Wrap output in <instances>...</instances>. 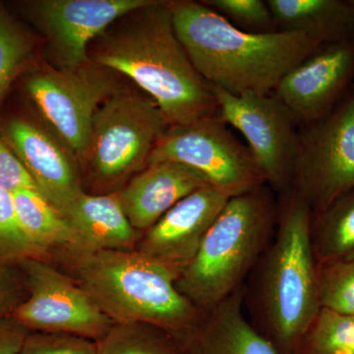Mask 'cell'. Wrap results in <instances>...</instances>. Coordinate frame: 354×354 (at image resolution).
<instances>
[{
	"mask_svg": "<svg viewBox=\"0 0 354 354\" xmlns=\"http://www.w3.org/2000/svg\"><path fill=\"white\" fill-rule=\"evenodd\" d=\"M88 57L150 95L171 127L218 114L213 88L177 38L169 1L152 0L121 16L90 44Z\"/></svg>",
	"mask_w": 354,
	"mask_h": 354,
	"instance_id": "cell-1",
	"label": "cell"
},
{
	"mask_svg": "<svg viewBox=\"0 0 354 354\" xmlns=\"http://www.w3.org/2000/svg\"><path fill=\"white\" fill-rule=\"evenodd\" d=\"M311 220L295 191L279 196L276 232L243 286L247 318L279 354H295L321 309Z\"/></svg>",
	"mask_w": 354,
	"mask_h": 354,
	"instance_id": "cell-2",
	"label": "cell"
},
{
	"mask_svg": "<svg viewBox=\"0 0 354 354\" xmlns=\"http://www.w3.org/2000/svg\"><path fill=\"white\" fill-rule=\"evenodd\" d=\"M169 7L177 38L198 73L232 94H271L321 46L298 32L241 31L201 1L172 0Z\"/></svg>",
	"mask_w": 354,
	"mask_h": 354,
	"instance_id": "cell-3",
	"label": "cell"
},
{
	"mask_svg": "<svg viewBox=\"0 0 354 354\" xmlns=\"http://www.w3.org/2000/svg\"><path fill=\"white\" fill-rule=\"evenodd\" d=\"M113 323H144L176 339L189 333L204 312L177 290L171 270L134 250L53 255Z\"/></svg>",
	"mask_w": 354,
	"mask_h": 354,
	"instance_id": "cell-4",
	"label": "cell"
},
{
	"mask_svg": "<svg viewBox=\"0 0 354 354\" xmlns=\"http://www.w3.org/2000/svg\"><path fill=\"white\" fill-rule=\"evenodd\" d=\"M278 218L279 197L268 184L230 198L176 279L177 290L203 312L241 290L271 242Z\"/></svg>",
	"mask_w": 354,
	"mask_h": 354,
	"instance_id": "cell-5",
	"label": "cell"
},
{
	"mask_svg": "<svg viewBox=\"0 0 354 354\" xmlns=\"http://www.w3.org/2000/svg\"><path fill=\"white\" fill-rule=\"evenodd\" d=\"M171 124L140 88L121 85L100 104L91 125L84 171L97 189L114 192L148 165Z\"/></svg>",
	"mask_w": 354,
	"mask_h": 354,
	"instance_id": "cell-6",
	"label": "cell"
},
{
	"mask_svg": "<svg viewBox=\"0 0 354 354\" xmlns=\"http://www.w3.org/2000/svg\"><path fill=\"white\" fill-rule=\"evenodd\" d=\"M114 74L91 62L70 71L48 65L26 80L28 94L50 132L83 171L95 111L121 86Z\"/></svg>",
	"mask_w": 354,
	"mask_h": 354,
	"instance_id": "cell-7",
	"label": "cell"
},
{
	"mask_svg": "<svg viewBox=\"0 0 354 354\" xmlns=\"http://www.w3.org/2000/svg\"><path fill=\"white\" fill-rule=\"evenodd\" d=\"M354 188V85L325 118L299 127L291 190L312 216Z\"/></svg>",
	"mask_w": 354,
	"mask_h": 354,
	"instance_id": "cell-8",
	"label": "cell"
},
{
	"mask_svg": "<svg viewBox=\"0 0 354 354\" xmlns=\"http://www.w3.org/2000/svg\"><path fill=\"white\" fill-rule=\"evenodd\" d=\"M172 160L199 171L209 185L230 197L266 184L248 146L218 114L185 125H171L158 141L149 164Z\"/></svg>",
	"mask_w": 354,
	"mask_h": 354,
	"instance_id": "cell-9",
	"label": "cell"
},
{
	"mask_svg": "<svg viewBox=\"0 0 354 354\" xmlns=\"http://www.w3.org/2000/svg\"><path fill=\"white\" fill-rule=\"evenodd\" d=\"M213 88L218 116L243 135L264 176L278 195L290 192L297 158L299 127L274 93L234 95Z\"/></svg>",
	"mask_w": 354,
	"mask_h": 354,
	"instance_id": "cell-10",
	"label": "cell"
},
{
	"mask_svg": "<svg viewBox=\"0 0 354 354\" xmlns=\"http://www.w3.org/2000/svg\"><path fill=\"white\" fill-rule=\"evenodd\" d=\"M28 295L13 318L31 333L68 334L99 342L113 322L68 274L53 262L18 263Z\"/></svg>",
	"mask_w": 354,
	"mask_h": 354,
	"instance_id": "cell-11",
	"label": "cell"
},
{
	"mask_svg": "<svg viewBox=\"0 0 354 354\" xmlns=\"http://www.w3.org/2000/svg\"><path fill=\"white\" fill-rule=\"evenodd\" d=\"M152 0H34L30 21L46 38L48 65L76 70L90 64L88 46L114 21Z\"/></svg>",
	"mask_w": 354,
	"mask_h": 354,
	"instance_id": "cell-12",
	"label": "cell"
},
{
	"mask_svg": "<svg viewBox=\"0 0 354 354\" xmlns=\"http://www.w3.org/2000/svg\"><path fill=\"white\" fill-rule=\"evenodd\" d=\"M354 85V39L319 46L274 88L301 127L332 113Z\"/></svg>",
	"mask_w": 354,
	"mask_h": 354,
	"instance_id": "cell-13",
	"label": "cell"
},
{
	"mask_svg": "<svg viewBox=\"0 0 354 354\" xmlns=\"http://www.w3.org/2000/svg\"><path fill=\"white\" fill-rule=\"evenodd\" d=\"M230 198L212 185L195 190L142 235L137 250L171 270L178 279Z\"/></svg>",
	"mask_w": 354,
	"mask_h": 354,
	"instance_id": "cell-14",
	"label": "cell"
},
{
	"mask_svg": "<svg viewBox=\"0 0 354 354\" xmlns=\"http://www.w3.org/2000/svg\"><path fill=\"white\" fill-rule=\"evenodd\" d=\"M4 141L29 172L37 188L65 216L83 194L78 165L51 132L23 118L3 128Z\"/></svg>",
	"mask_w": 354,
	"mask_h": 354,
	"instance_id": "cell-15",
	"label": "cell"
},
{
	"mask_svg": "<svg viewBox=\"0 0 354 354\" xmlns=\"http://www.w3.org/2000/svg\"><path fill=\"white\" fill-rule=\"evenodd\" d=\"M205 185L209 184L199 171L162 160L147 165L116 191L132 227L143 234L176 203Z\"/></svg>",
	"mask_w": 354,
	"mask_h": 354,
	"instance_id": "cell-16",
	"label": "cell"
},
{
	"mask_svg": "<svg viewBox=\"0 0 354 354\" xmlns=\"http://www.w3.org/2000/svg\"><path fill=\"white\" fill-rule=\"evenodd\" d=\"M177 341L184 354H279L247 318L243 288L205 311L195 327Z\"/></svg>",
	"mask_w": 354,
	"mask_h": 354,
	"instance_id": "cell-17",
	"label": "cell"
},
{
	"mask_svg": "<svg viewBox=\"0 0 354 354\" xmlns=\"http://www.w3.org/2000/svg\"><path fill=\"white\" fill-rule=\"evenodd\" d=\"M65 216L75 232L78 252L134 250L143 235L128 220L118 191L84 192Z\"/></svg>",
	"mask_w": 354,
	"mask_h": 354,
	"instance_id": "cell-18",
	"label": "cell"
},
{
	"mask_svg": "<svg viewBox=\"0 0 354 354\" xmlns=\"http://www.w3.org/2000/svg\"><path fill=\"white\" fill-rule=\"evenodd\" d=\"M279 31L298 32L324 44L354 39L351 0H268Z\"/></svg>",
	"mask_w": 354,
	"mask_h": 354,
	"instance_id": "cell-19",
	"label": "cell"
},
{
	"mask_svg": "<svg viewBox=\"0 0 354 354\" xmlns=\"http://www.w3.org/2000/svg\"><path fill=\"white\" fill-rule=\"evenodd\" d=\"M12 198L19 227L32 244L51 257L62 251L76 250V234L66 216L38 189L15 191Z\"/></svg>",
	"mask_w": 354,
	"mask_h": 354,
	"instance_id": "cell-20",
	"label": "cell"
},
{
	"mask_svg": "<svg viewBox=\"0 0 354 354\" xmlns=\"http://www.w3.org/2000/svg\"><path fill=\"white\" fill-rule=\"evenodd\" d=\"M310 242L317 265L354 255V188L312 216Z\"/></svg>",
	"mask_w": 354,
	"mask_h": 354,
	"instance_id": "cell-21",
	"label": "cell"
},
{
	"mask_svg": "<svg viewBox=\"0 0 354 354\" xmlns=\"http://www.w3.org/2000/svg\"><path fill=\"white\" fill-rule=\"evenodd\" d=\"M97 344V354H184L174 335L144 323H114Z\"/></svg>",
	"mask_w": 354,
	"mask_h": 354,
	"instance_id": "cell-22",
	"label": "cell"
},
{
	"mask_svg": "<svg viewBox=\"0 0 354 354\" xmlns=\"http://www.w3.org/2000/svg\"><path fill=\"white\" fill-rule=\"evenodd\" d=\"M295 354H354V315L321 308Z\"/></svg>",
	"mask_w": 354,
	"mask_h": 354,
	"instance_id": "cell-23",
	"label": "cell"
},
{
	"mask_svg": "<svg viewBox=\"0 0 354 354\" xmlns=\"http://www.w3.org/2000/svg\"><path fill=\"white\" fill-rule=\"evenodd\" d=\"M35 41L0 4V100L13 81L31 64Z\"/></svg>",
	"mask_w": 354,
	"mask_h": 354,
	"instance_id": "cell-24",
	"label": "cell"
},
{
	"mask_svg": "<svg viewBox=\"0 0 354 354\" xmlns=\"http://www.w3.org/2000/svg\"><path fill=\"white\" fill-rule=\"evenodd\" d=\"M321 308L354 315V255L318 265Z\"/></svg>",
	"mask_w": 354,
	"mask_h": 354,
	"instance_id": "cell-25",
	"label": "cell"
},
{
	"mask_svg": "<svg viewBox=\"0 0 354 354\" xmlns=\"http://www.w3.org/2000/svg\"><path fill=\"white\" fill-rule=\"evenodd\" d=\"M26 259L53 262V257L32 244L22 232L16 218L12 193L0 187V262L18 264Z\"/></svg>",
	"mask_w": 354,
	"mask_h": 354,
	"instance_id": "cell-26",
	"label": "cell"
},
{
	"mask_svg": "<svg viewBox=\"0 0 354 354\" xmlns=\"http://www.w3.org/2000/svg\"><path fill=\"white\" fill-rule=\"evenodd\" d=\"M237 29L254 34L279 31L271 9L263 0H202Z\"/></svg>",
	"mask_w": 354,
	"mask_h": 354,
	"instance_id": "cell-27",
	"label": "cell"
},
{
	"mask_svg": "<svg viewBox=\"0 0 354 354\" xmlns=\"http://www.w3.org/2000/svg\"><path fill=\"white\" fill-rule=\"evenodd\" d=\"M20 354H97V344L78 335L30 333Z\"/></svg>",
	"mask_w": 354,
	"mask_h": 354,
	"instance_id": "cell-28",
	"label": "cell"
},
{
	"mask_svg": "<svg viewBox=\"0 0 354 354\" xmlns=\"http://www.w3.org/2000/svg\"><path fill=\"white\" fill-rule=\"evenodd\" d=\"M27 295L24 278L17 264L0 262V318L12 316Z\"/></svg>",
	"mask_w": 354,
	"mask_h": 354,
	"instance_id": "cell-29",
	"label": "cell"
},
{
	"mask_svg": "<svg viewBox=\"0 0 354 354\" xmlns=\"http://www.w3.org/2000/svg\"><path fill=\"white\" fill-rule=\"evenodd\" d=\"M0 187L13 193L20 189H38L29 172L6 141L0 139Z\"/></svg>",
	"mask_w": 354,
	"mask_h": 354,
	"instance_id": "cell-30",
	"label": "cell"
},
{
	"mask_svg": "<svg viewBox=\"0 0 354 354\" xmlns=\"http://www.w3.org/2000/svg\"><path fill=\"white\" fill-rule=\"evenodd\" d=\"M30 333L12 316L0 318V354H20Z\"/></svg>",
	"mask_w": 354,
	"mask_h": 354,
	"instance_id": "cell-31",
	"label": "cell"
},
{
	"mask_svg": "<svg viewBox=\"0 0 354 354\" xmlns=\"http://www.w3.org/2000/svg\"><path fill=\"white\" fill-rule=\"evenodd\" d=\"M351 3L354 6V0H351Z\"/></svg>",
	"mask_w": 354,
	"mask_h": 354,
	"instance_id": "cell-32",
	"label": "cell"
}]
</instances>
